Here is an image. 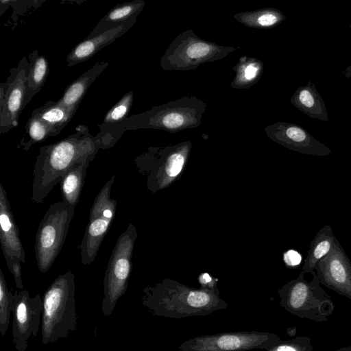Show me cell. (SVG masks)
<instances>
[{
  "label": "cell",
  "instance_id": "6da1fadb",
  "mask_svg": "<svg viewBox=\"0 0 351 351\" xmlns=\"http://www.w3.org/2000/svg\"><path fill=\"white\" fill-rule=\"evenodd\" d=\"M101 149L99 141L88 128L79 125L68 137L41 147L33 170L32 201L41 204L75 165L92 162Z\"/></svg>",
  "mask_w": 351,
  "mask_h": 351
},
{
  "label": "cell",
  "instance_id": "7a4b0ae2",
  "mask_svg": "<svg viewBox=\"0 0 351 351\" xmlns=\"http://www.w3.org/2000/svg\"><path fill=\"white\" fill-rule=\"evenodd\" d=\"M141 303L154 315L173 319L208 315L228 307L217 288L197 289L167 280L145 287Z\"/></svg>",
  "mask_w": 351,
  "mask_h": 351
},
{
  "label": "cell",
  "instance_id": "3957f363",
  "mask_svg": "<svg viewBox=\"0 0 351 351\" xmlns=\"http://www.w3.org/2000/svg\"><path fill=\"white\" fill-rule=\"evenodd\" d=\"M75 276L71 271L59 275L43 297L42 344L68 338L77 330Z\"/></svg>",
  "mask_w": 351,
  "mask_h": 351
},
{
  "label": "cell",
  "instance_id": "277c9868",
  "mask_svg": "<svg viewBox=\"0 0 351 351\" xmlns=\"http://www.w3.org/2000/svg\"><path fill=\"white\" fill-rule=\"evenodd\" d=\"M207 106L195 96H184L130 116L126 130L157 129L174 133L197 128Z\"/></svg>",
  "mask_w": 351,
  "mask_h": 351
},
{
  "label": "cell",
  "instance_id": "5b68a950",
  "mask_svg": "<svg viewBox=\"0 0 351 351\" xmlns=\"http://www.w3.org/2000/svg\"><path fill=\"white\" fill-rule=\"evenodd\" d=\"M304 273L281 287L278 293L280 306L301 319L324 322L335 311L330 295L321 287L315 271L311 281L305 280Z\"/></svg>",
  "mask_w": 351,
  "mask_h": 351
},
{
  "label": "cell",
  "instance_id": "8992f818",
  "mask_svg": "<svg viewBox=\"0 0 351 351\" xmlns=\"http://www.w3.org/2000/svg\"><path fill=\"white\" fill-rule=\"evenodd\" d=\"M239 49V47L204 40L192 29H186L169 44L160 63L165 71H190L202 64L221 60Z\"/></svg>",
  "mask_w": 351,
  "mask_h": 351
},
{
  "label": "cell",
  "instance_id": "52a82bcc",
  "mask_svg": "<svg viewBox=\"0 0 351 351\" xmlns=\"http://www.w3.org/2000/svg\"><path fill=\"white\" fill-rule=\"evenodd\" d=\"M136 237V227L130 223L127 229L118 237L112 251L103 282L101 311L106 317L112 315L118 300L127 291Z\"/></svg>",
  "mask_w": 351,
  "mask_h": 351
},
{
  "label": "cell",
  "instance_id": "ba28073f",
  "mask_svg": "<svg viewBox=\"0 0 351 351\" xmlns=\"http://www.w3.org/2000/svg\"><path fill=\"white\" fill-rule=\"evenodd\" d=\"M75 208L62 200L51 204L40 221L35 237V253L39 271L46 273L59 255L73 217Z\"/></svg>",
  "mask_w": 351,
  "mask_h": 351
},
{
  "label": "cell",
  "instance_id": "9c48e42d",
  "mask_svg": "<svg viewBox=\"0 0 351 351\" xmlns=\"http://www.w3.org/2000/svg\"><path fill=\"white\" fill-rule=\"evenodd\" d=\"M115 175L108 180L97 195L89 213L80 247L81 261L84 265L94 261L101 243L112 222L117 209V200L110 191Z\"/></svg>",
  "mask_w": 351,
  "mask_h": 351
},
{
  "label": "cell",
  "instance_id": "30bf717a",
  "mask_svg": "<svg viewBox=\"0 0 351 351\" xmlns=\"http://www.w3.org/2000/svg\"><path fill=\"white\" fill-rule=\"evenodd\" d=\"M281 339L274 333L242 331L204 335L188 339L179 351H249L267 350Z\"/></svg>",
  "mask_w": 351,
  "mask_h": 351
},
{
  "label": "cell",
  "instance_id": "8fae6325",
  "mask_svg": "<svg viewBox=\"0 0 351 351\" xmlns=\"http://www.w3.org/2000/svg\"><path fill=\"white\" fill-rule=\"evenodd\" d=\"M29 62L23 57L10 75L0 86V134L18 126L19 117L25 108Z\"/></svg>",
  "mask_w": 351,
  "mask_h": 351
},
{
  "label": "cell",
  "instance_id": "7c38bea8",
  "mask_svg": "<svg viewBox=\"0 0 351 351\" xmlns=\"http://www.w3.org/2000/svg\"><path fill=\"white\" fill-rule=\"evenodd\" d=\"M12 343L17 351H25L30 337H36L42 322L43 298L31 297L27 290L14 293Z\"/></svg>",
  "mask_w": 351,
  "mask_h": 351
},
{
  "label": "cell",
  "instance_id": "4fadbf2b",
  "mask_svg": "<svg viewBox=\"0 0 351 351\" xmlns=\"http://www.w3.org/2000/svg\"><path fill=\"white\" fill-rule=\"evenodd\" d=\"M315 271L320 284L351 300V261L337 238Z\"/></svg>",
  "mask_w": 351,
  "mask_h": 351
},
{
  "label": "cell",
  "instance_id": "5bb4252c",
  "mask_svg": "<svg viewBox=\"0 0 351 351\" xmlns=\"http://www.w3.org/2000/svg\"><path fill=\"white\" fill-rule=\"evenodd\" d=\"M265 131L270 139L291 150L316 156L331 154L329 147L298 124L278 121L266 126Z\"/></svg>",
  "mask_w": 351,
  "mask_h": 351
},
{
  "label": "cell",
  "instance_id": "9a60e30c",
  "mask_svg": "<svg viewBox=\"0 0 351 351\" xmlns=\"http://www.w3.org/2000/svg\"><path fill=\"white\" fill-rule=\"evenodd\" d=\"M133 104V92L125 94L106 114L96 137L101 149L112 147L127 130V119Z\"/></svg>",
  "mask_w": 351,
  "mask_h": 351
},
{
  "label": "cell",
  "instance_id": "2e32d148",
  "mask_svg": "<svg viewBox=\"0 0 351 351\" xmlns=\"http://www.w3.org/2000/svg\"><path fill=\"white\" fill-rule=\"evenodd\" d=\"M0 242L5 260L19 258L25 263V254L19 237L5 189L0 183Z\"/></svg>",
  "mask_w": 351,
  "mask_h": 351
},
{
  "label": "cell",
  "instance_id": "e0dca14e",
  "mask_svg": "<svg viewBox=\"0 0 351 351\" xmlns=\"http://www.w3.org/2000/svg\"><path fill=\"white\" fill-rule=\"evenodd\" d=\"M137 18L138 16H134L117 27L84 39L67 55L66 58L67 66H73L92 58L97 51L125 34L136 22Z\"/></svg>",
  "mask_w": 351,
  "mask_h": 351
},
{
  "label": "cell",
  "instance_id": "ac0fdd59",
  "mask_svg": "<svg viewBox=\"0 0 351 351\" xmlns=\"http://www.w3.org/2000/svg\"><path fill=\"white\" fill-rule=\"evenodd\" d=\"M107 62H97L77 80L71 82L57 101L75 114L90 86L108 66Z\"/></svg>",
  "mask_w": 351,
  "mask_h": 351
},
{
  "label": "cell",
  "instance_id": "d6986e66",
  "mask_svg": "<svg viewBox=\"0 0 351 351\" xmlns=\"http://www.w3.org/2000/svg\"><path fill=\"white\" fill-rule=\"evenodd\" d=\"M290 102L311 118L324 121L329 120L325 103L312 81L299 87L291 96Z\"/></svg>",
  "mask_w": 351,
  "mask_h": 351
},
{
  "label": "cell",
  "instance_id": "ffe728a7",
  "mask_svg": "<svg viewBox=\"0 0 351 351\" xmlns=\"http://www.w3.org/2000/svg\"><path fill=\"white\" fill-rule=\"evenodd\" d=\"M145 1L134 0L119 4L101 18L86 38H90L109 29L117 27L142 12Z\"/></svg>",
  "mask_w": 351,
  "mask_h": 351
},
{
  "label": "cell",
  "instance_id": "44dd1931",
  "mask_svg": "<svg viewBox=\"0 0 351 351\" xmlns=\"http://www.w3.org/2000/svg\"><path fill=\"white\" fill-rule=\"evenodd\" d=\"M29 65L27 77V91L24 102L25 107L33 97L44 86L49 72V62L46 58L34 50L27 57Z\"/></svg>",
  "mask_w": 351,
  "mask_h": 351
},
{
  "label": "cell",
  "instance_id": "7402d4cb",
  "mask_svg": "<svg viewBox=\"0 0 351 351\" xmlns=\"http://www.w3.org/2000/svg\"><path fill=\"white\" fill-rule=\"evenodd\" d=\"M235 73L231 87L235 89H247L260 80L264 70L262 60L246 56H241L234 66Z\"/></svg>",
  "mask_w": 351,
  "mask_h": 351
},
{
  "label": "cell",
  "instance_id": "603a6c76",
  "mask_svg": "<svg viewBox=\"0 0 351 351\" xmlns=\"http://www.w3.org/2000/svg\"><path fill=\"white\" fill-rule=\"evenodd\" d=\"M233 19L248 27L267 29L280 25L287 16L276 8H264L237 13Z\"/></svg>",
  "mask_w": 351,
  "mask_h": 351
},
{
  "label": "cell",
  "instance_id": "cb8c5ba5",
  "mask_svg": "<svg viewBox=\"0 0 351 351\" xmlns=\"http://www.w3.org/2000/svg\"><path fill=\"white\" fill-rule=\"evenodd\" d=\"M335 236L330 226L326 225L315 234L310 243L307 256L302 267V271L311 273L318 262L330 251Z\"/></svg>",
  "mask_w": 351,
  "mask_h": 351
},
{
  "label": "cell",
  "instance_id": "d4e9b609",
  "mask_svg": "<svg viewBox=\"0 0 351 351\" xmlns=\"http://www.w3.org/2000/svg\"><path fill=\"white\" fill-rule=\"evenodd\" d=\"M88 165L87 163L75 165L60 182L62 201L71 207L75 208L78 203Z\"/></svg>",
  "mask_w": 351,
  "mask_h": 351
},
{
  "label": "cell",
  "instance_id": "484cf974",
  "mask_svg": "<svg viewBox=\"0 0 351 351\" xmlns=\"http://www.w3.org/2000/svg\"><path fill=\"white\" fill-rule=\"evenodd\" d=\"M32 114L38 117L54 132L56 136L69 123L73 117L67 108L56 101H47L33 110Z\"/></svg>",
  "mask_w": 351,
  "mask_h": 351
},
{
  "label": "cell",
  "instance_id": "4316f807",
  "mask_svg": "<svg viewBox=\"0 0 351 351\" xmlns=\"http://www.w3.org/2000/svg\"><path fill=\"white\" fill-rule=\"evenodd\" d=\"M26 132L20 142L25 151H28L33 144L44 141L47 137L55 136L53 130L38 117L32 114L25 125Z\"/></svg>",
  "mask_w": 351,
  "mask_h": 351
},
{
  "label": "cell",
  "instance_id": "83f0119b",
  "mask_svg": "<svg viewBox=\"0 0 351 351\" xmlns=\"http://www.w3.org/2000/svg\"><path fill=\"white\" fill-rule=\"evenodd\" d=\"M14 295L8 288L4 274L0 269V333L4 337L8 329L13 311Z\"/></svg>",
  "mask_w": 351,
  "mask_h": 351
},
{
  "label": "cell",
  "instance_id": "f1b7e54d",
  "mask_svg": "<svg viewBox=\"0 0 351 351\" xmlns=\"http://www.w3.org/2000/svg\"><path fill=\"white\" fill-rule=\"evenodd\" d=\"M265 351H314L308 337L299 336L289 340H280Z\"/></svg>",
  "mask_w": 351,
  "mask_h": 351
},
{
  "label": "cell",
  "instance_id": "f546056e",
  "mask_svg": "<svg viewBox=\"0 0 351 351\" xmlns=\"http://www.w3.org/2000/svg\"><path fill=\"white\" fill-rule=\"evenodd\" d=\"M5 262L8 269L14 276L16 288L23 290L21 261L18 258H12L5 260Z\"/></svg>",
  "mask_w": 351,
  "mask_h": 351
},
{
  "label": "cell",
  "instance_id": "4dcf8cb0",
  "mask_svg": "<svg viewBox=\"0 0 351 351\" xmlns=\"http://www.w3.org/2000/svg\"><path fill=\"white\" fill-rule=\"evenodd\" d=\"M302 257L300 254L298 252L293 250L287 251L284 254L285 263L288 266L294 267L298 265L300 263Z\"/></svg>",
  "mask_w": 351,
  "mask_h": 351
},
{
  "label": "cell",
  "instance_id": "1f68e13d",
  "mask_svg": "<svg viewBox=\"0 0 351 351\" xmlns=\"http://www.w3.org/2000/svg\"><path fill=\"white\" fill-rule=\"evenodd\" d=\"M202 284H208L211 281V278L208 274H204L199 278Z\"/></svg>",
  "mask_w": 351,
  "mask_h": 351
},
{
  "label": "cell",
  "instance_id": "d6a6232c",
  "mask_svg": "<svg viewBox=\"0 0 351 351\" xmlns=\"http://www.w3.org/2000/svg\"><path fill=\"white\" fill-rule=\"evenodd\" d=\"M341 75L348 78L351 77V64L342 71Z\"/></svg>",
  "mask_w": 351,
  "mask_h": 351
},
{
  "label": "cell",
  "instance_id": "836d02e7",
  "mask_svg": "<svg viewBox=\"0 0 351 351\" xmlns=\"http://www.w3.org/2000/svg\"><path fill=\"white\" fill-rule=\"evenodd\" d=\"M335 351H351V345L340 348L339 349L336 350Z\"/></svg>",
  "mask_w": 351,
  "mask_h": 351
}]
</instances>
